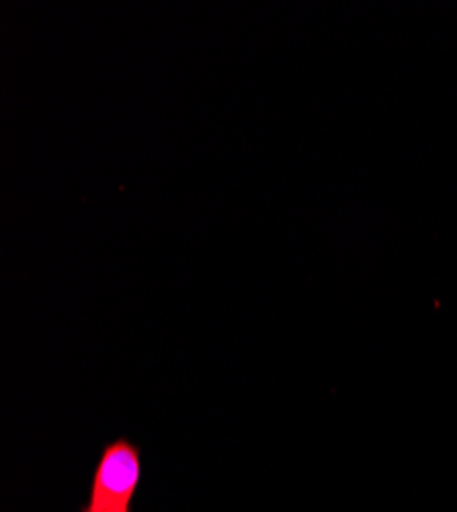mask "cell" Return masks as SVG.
I'll return each mask as SVG.
<instances>
[{
    "mask_svg": "<svg viewBox=\"0 0 457 512\" xmlns=\"http://www.w3.org/2000/svg\"><path fill=\"white\" fill-rule=\"evenodd\" d=\"M142 480V453L136 443L119 437L101 451L93 474L89 510H130Z\"/></svg>",
    "mask_w": 457,
    "mask_h": 512,
    "instance_id": "1",
    "label": "cell"
},
{
    "mask_svg": "<svg viewBox=\"0 0 457 512\" xmlns=\"http://www.w3.org/2000/svg\"><path fill=\"white\" fill-rule=\"evenodd\" d=\"M87 512H130V510H89L87 508Z\"/></svg>",
    "mask_w": 457,
    "mask_h": 512,
    "instance_id": "2",
    "label": "cell"
}]
</instances>
